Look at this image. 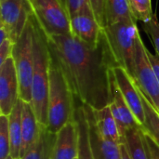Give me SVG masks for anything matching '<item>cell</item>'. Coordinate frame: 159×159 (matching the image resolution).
Instances as JSON below:
<instances>
[{"instance_id": "f546056e", "label": "cell", "mask_w": 159, "mask_h": 159, "mask_svg": "<svg viewBox=\"0 0 159 159\" xmlns=\"http://www.w3.org/2000/svg\"><path fill=\"white\" fill-rule=\"evenodd\" d=\"M146 53H147L148 60H149V61L153 67V70L156 74V76H157L159 83V57L157 54L151 53L148 49H146Z\"/></svg>"}, {"instance_id": "8992f818", "label": "cell", "mask_w": 159, "mask_h": 159, "mask_svg": "<svg viewBox=\"0 0 159 159\" xmlns=\"http://www.w3.org/2000/svg\"><path fill=\"white\" fill-rule=\"evenodd\" d=\"M30 14L47 34L72 35L71 18L61 0H27Z\"/></svg>"}, {"instance_id": "d6986e66", "label": "cell", "mask_w": 159, "mask_h": 159, "mask_svg": "<svg viewBox=\"0 0 159 159\" xmlns=\"http://www.w3.org/2000/svg\"><path fill=\"white\" fill-rule=\"evenodd\" d=\"M22 100H19L14 109L8 116L9 120V138H10V156L15 159H20V150L22 143L21 129Z\"/></svg>"}, {"instance_id": "277c9868", "label": "cell", "mask_w": 159, "mask_h": 159, "mask_svg": "<svg viewBox=\"0 0 159 159\" xmlns=\"http://www.w3.org/2000/svg\"><path fill=\"white\" fill-rule=\"evenodd\" d=\"M102 31L115 66L124 68L133 77L135 48L140 35L137 21H120Z\"/></svg>"}, {"instance_id": "4dcf8cb0", "label": "cell", "mask_w": 159, "mask_h": 159, "mask_svg": "<svg viewBox=\"0 0 159 159\" xmlns=\"http://www.w3.org/2000/svg\"><path fill=\"white\" fill-rule=\"evenodd\" d=\"M120 150H121V159H130V157L128 153V150L125 146V144H120Z\"/></svg>"}, {"instance_id": "5bb4252c", "label": "cell", "mask_w": 159, "mask_h": 159, "mask_svg": "<svg viewBox=\"0 0 159 159\" xmlns=\"http://www.w3.org/2000/svg\"><path fill=\"white\" fill-rule=\"evenodd\" d=\"M109 106L116 121V124L118 126V129H119V132L122 138V143H123V135L127 129H132V128H138L142 126L139 124L134 115L132 114L131 110L126 103L115 81L114 75H113V79H112V96H111V102H110Z\"/></svg>"}, {"instance_id": "7a4b0ae2", "label": "cell", "mask_w": 159, "mask_h": 159, "mask_svg": "<svg viewBox=\"0 0 159 159\" xmlns=\"http://www.w3.org/2000/svg\"><path fill=\"white\" fill-rule=\"evenodd\" d=\"M34 31V73L31 104L38 122L48 125L50 50L45 32L31 15Z\"/></svg>"}, {"instance_id": "603a6c76", "label": "cell", "mask_w": 159, "mask_h": 159, "mask_svg": "<svg viewBox=\"0 0 159 159\" xmlns=\"http://www.w3.org/2000/svg\"><path fill=\"white\" fill-rule=\"evenodd\" d=\"M129 7L137 21L146 23L155 15L152 8V0H129Z\"/></svg>"}, {"instance_id": "ffe728a7", "label": "cell", "mask_w": 159, "mask_h": 159, "mask_svg": "<svg viewBox=\"0 0 159 159\" xmlns=\"http://www.w3.org/2000/svg\"><path fill=\"white\" fill-rule=\"evenodd\" d=\"M75 119L78 129V159H95L90 145L89 123L83 105H77Z\"/></svg>"}, {"instance_id": "4316f807", "label": "cell", "mask_w": 159, "mask_h": 159, "mask_svg": "<svg viewBox=\"0 0 159 159\" xmlns=\"http://www.w3.org/2000/svg\"><path fill=\"white\" fill-rule=\"evenodd\" d=\"M89 5L97 20L99 24L102 29L105 27L104 22V5L105 0H89Z\"/></svg>"}, {"instance_id": "83f0119b", "label": "cell", "mask_w": 159, "mask_h": 159, "mask_svg": "<svg viewBox=\"0 0 159 159\" xmlns=\"http://www.w3.org/2000/svg\"><path fill=\"white\" fill-rule=\"evenodd\" d=\"M66 8L70 18L80 12L87 6H89V0H61Z\"/></svg>"}, {"instance_id": "7c38bea8", "label": "cell", "mask_w": 159, "mask_h": 159, "mask_svg": "<svg viewBox=\"0 0 159 159\" xmlns=\"http://www.w3.org/2000/svg\"><path fill=\"white\" fill-rule=\"evenodd\" d=\"M78 157V129L75 119L67 123L56 133L51 159H75Z\"/></svg>"}, {"instance_id": "7402d4cb", "label": "cell", "mask_w": 159, "mask_h": 159, "mask_svg": "<svg viewBox=\"0 0 159 159\" xmlns=\"http://www.w3.org/2000/svg\"><path fill=\"white\" fill-rule=\"evenodd\" d=\"M140 93L145 112V122L143 125L142 129L146 134L151 136L152 139L159 145V112L152 105L141 89Z\"/></svg>"}, {"instance_id": "9c48e42d", "label": "cell", "mask_w": 159, "mask_h": 159, "mask_svg": "<svg viewBox=\"0 0 159 159\" xmlns=\"http://www.w3.org/2000/svg\"><path fill=\"white\" fill-rule=\"evenodd\" d=\"M20 100L19 80L13 57L0 64V115L9 116Z\"/></svg>"}, {"instance_id": "d4e9b609", "label": "cell", "mask_w": 159, "mask_h": 159, "mask_svg": "<svg viewBox=\"0 0 159 159\" xmlns=\"http://www.w3.org/2000/svg\"><path fill=\"white\" fill-rule=\"evenodd\" d=\"M142 29L150 38L152 45L156 50V54L159 57V21L157 14L153 16L150 21L143 23Z\"/></svg>"}, {"instance_id": "2e32d148", "label": "cell", "mask_w": 159, "mask_h": 159, "mask_svg": "<svg viewBox=\"0 0 159 159\" xmlns=\"http://www.w3.org/2000/svg\"><path fill=\"white\" fill-rule=\"evenodd\" d=\"M92 113L99 134L105 140L111 141L117 144H122V138L118 126L112 114L110 106L107 105L98 110L92 109Z\"/></svg>"}, {"instance_id": "44dd1931", "label": "cell", "mask_w": 159, "mask_h": 159, "mask_svg": "<svg viewBox=\"0 0 159 159\" xmlns=\"http://www.w3.org/2000/svg\"><path fill=\"white\" fill-rule=\"evenodd\" d=\"M120 21H137L131 13L129 0H105V27Z\"/></svg>"}, {"instance_id": "1f68e13d", "label": "cell", "mask_w": 159, "mask_h": 159, "mask_svg": "<svg viewBox=\"0 0 159 159\" xmlns=\"http://www.w3.org/2000/svg\"><path fill=\"white\" fill-rule=\"evenodd\" d=\"M5 159H15V158H13V157H11V156L9 155L8 157H6V158H5Z\"/></svg>"}, {"instance_id": "ac0fdd59", "label": "cell", "mask_w": 159, "mask_h": 159, "mask_svg": "<svg viewBox=\"0 0 159 159\" xmlns=\"http://www.w3.org/2000/svg\"><path fill=\"white\" fill-rule=\"evenodd\" d=\"M55 141L56 133L42 125L36 141L20 159H51Z\"/></svg>"}, {"instance_id": "cb8c5ba5", "label": "cell", "mask_w": 159, "mask_h": 159, "mask_svg": "<svg viewBox=\"0 0 159 159\" xmlns=\"http://www.w3.org/2000/svg\"><path fill=\"white\" fill-rule=\"evenodd\" d=\"M10 155L9 120L7 116L0 115V159Z\"/></svg>"}, {"instance_id": "3957f363", "label": "cell", "mask_w": 159, "mask_h": 159, "mask_svg": "<svg viewBox=\"0 0 159 159\" xmlns=\"http://www.w3.org/2000/svg\"><path fill=\"white\" fill-rule=\"evenodd\" d=\"M77 103L73 91L57 62L50 54L48 129L57 133L75 118Z\"/></svg>"}, {"instance_id": "9a60e30c", "label": "cell", "mask_w": 159, "mask_h": 159, "mask_svg": "<svg viewBox=\"0 0 159 159\" xmlns=\"http://www.w3.org/2000/svg\"><path fill=\"white\" fill-rule=\"evenodd\" d=\"M42 124H40L35 116L32 104L22 101L21 113V129H22V143L20 150V158L28 151V149L36 141Z\"/></svg>"}, {"instance_id": "484cf974", "label": "cell", "mask_w": 159, "mask_h": 159, "mask_svg": "<svg viewBox=\"0 0 159 159\" xmlns=\"http://www.w3.org/2000/svg\"><path fill=\"white\" fill-rule=\"evenodd\" d=\"M15 42L7 33V31L0 27V64L7 59L12 57Z\"/></svg>"}, {"instance_id": "30bf717a", "label": "cell", "mask_w": 159, "mask_h": 159, "mask_svg": "<svg viewBox=\"0 0 159 159\" xmlns=\"http://www.w3.org/2000/svg\"><path fill=\"white\" fill-rule=\"evenodd\" d=\"M102 30L89 5L71 18L72 36L91 48L100 45L102 38Z\"/></svg>"}, {"instance_id": "d6a6232c", "label": "cell", "mask_w": 159, "mask_h": 159, "mask_svg": "<svg viewBox=\"0 0 159 159\" xmlns=\"http://www.w3.org/2000/svg\"><path fill=\"white\" fill-rule=\"evenodd\" d=\"M75 159H78V157H77V158H75Z\"/></svg>"}, {"instance_id": "836d02e7", "label": "cell", "mask_w": 159, "mask_h": 159, "mask_svg": "<svg viewBox=\"0 0 159 159\" xmlns=\"http://www.w3.org/2000/svg\"><path fill=\"white\" fill-rule=\"evenodd\" d=\"M26 1H27V0H26Z\"/></svg>"}, {"instance_id": "4fadbf2b", "label": "cell", "mask_w": 159, "mask_h": 159, "mask_svg": "<svg viewBox=\"0 0 159 159\" xmlns=\"http://www.w3.org/2000/svg\"><path fill=\"white\" fill-rule=\"evenodd\" d=\"M83 106L88 118L90 145L95 159H121L120 144L105 140L99 134L95 125L92 109L87 105Z\"/></svg>"}, {"instance_id": "52a82bcc", "label": "cell", "mask_w": 159, "mask_h": 159, "mask_svg": "<svg viewBox=\"0 0 159 159\" xmlns=\"http://www.w3.org/2000/svg\"><path fill=\"white\" fill-rule=\"evenodd\" d=\"M146 49L147 48L139 35L135 48L133 79L152 105L159 112V83L148 60Z\"/></svg>"}, {"instance_id": "6da1fadb", "label": "cell", "mask_w": 159, "mask_h": 159, "mask_svg": "<svg viewBox=\"0 0 159 159\" xmlns=\"http://www.w3.org/2000/svg\"><path fill=\"white\" fill-rule=\"evenodd\" d=\"M46 36L50 54L62 71L77 105H87L93 110L109 105L112 96V67L115 63L103 31L102 41L96 48L72 35L46 34Z\"/></svg>"}, {"instance_id": "e0dca14e", "label": "cell", "mask_w": 159, "mask_h": 159, "mask_svg": "<svg viewBox=\"0 0 159 159\" xmlns=\"http://www.w3.org/2000/svg\"><path fill=\"white\" fill-rule=\"evenodd\" d=\"M125 144L130 159H152L142 127L129 129L123 135Z\"/></svg>"}, {"instance_id": "f1b7e54d", "label": "cell", "mask_w": 159, "mask_h": 159, "mask_svg": "<svg viewBox=\"0 0 159 159\" xmlns=\"http://www.w3.org/2000/svg\"><path fill=\"white\" fill-rule=\"evenodd\" d=\"M144 135H145L146 143L148 144V147H149V150H150V153H151L152 159H159V145L152 139L151 136H149L145 132H144Z\"/></svg>"}, {"instance_id": "8fae6325", "label": "cell", "mask_w": 159, "mask_h": 159, "mask_svg": "<svg viewBox=\"0 0 159 159\" xmlns=\"http://www.w3.org/2000/svg\"><path fill=\"white\" fill-rule=\"evenodd\" d=\"M115 81L132 114L143 127L145 122V112L140 93V89L133 77L122 67H112Z\"/></svg>"}, {"instance_id": "5b68a950", "label": "cell", "mask_w": 159, "mask_h": 159, "mask_svg": "<svg viewBox=\"0 0 159 159\" xmlns=\"http://www.w3.org/2000/svg\"><path fill=\"white\" fill-rule=\"evenodd\" d=\"M12 57L19 80L20 99L31 102L34 73V31L31 14L21 34L15 43Z\"/></svg>"}, {"instance_id": "ba28073f", "label": "cell", "mask_w": 159, "mask_h": 159, "mask_svg": "<svg viewBox=\"0 0 159 159\" xmlns=\"http://www.w3.org/2000/svg\"><path fill=\"white\" fill-rule=\"evenodd\" d=\"M30 17L26 0H0V27L16 43Z\"/></svg>"}]
</instances>
